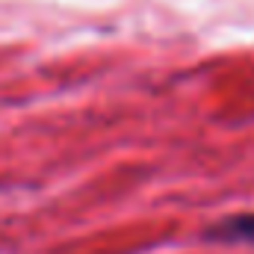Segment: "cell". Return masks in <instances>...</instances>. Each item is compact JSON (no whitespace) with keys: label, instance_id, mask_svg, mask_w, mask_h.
<instances>
[{"label":"cell","instance_id":"1","mask_svg":"<svg viewBox=\"0 0 254 254\" xmlns=\"http://www.w3.org/2000/svg\"><path fill=\"white\" fill-rule=\"evenodd\" d=\"M204 240L219 246H254V213H237L219 219L204 231Z\"/></svg>","mask_w":254,"mask_h":254}]
</instances>
